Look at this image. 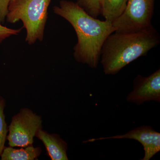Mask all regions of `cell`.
<instances>
[{
	"mask_svg": "<svg viewBox=\"0 0 160 160\" xmlns=\"http://www.w3.org/2000/svg\"><path fill=\"white\" fill-rule=\"evenodd\" d=\"M11 0H0V23L4 22L8 12V7Z\"/></svg>",
	"mask_w": 160,
	"mask_h": 160,
	"instance_id": "5bb4252c",
	"label": "cell"
},
{
	"mask_svg": "<svg viewBox=\"0 0 160 160\" xmlns=\"http://www.w3.org/2000/svg\"><path fill=\"white\" fill-rule=\"evenodd\" d=\"M130 139L137 140L142 145L145 154L141 160H149L160 151V133L150 126H142L129 131L126 134L110 137L92 138L83 143L93 142L108 139Z\"/></svg>",
	"mask_w": 160,
	"mask_h": 160,
	"instance_id": "52a82bcc",
	"label": "cell"
},
{
	"mask_svg": "<svg viewBox=\"0 0 160 160\" xmlns=\"http://www.w3.org/2000/svg\"><path fill=\"white\" fill-rule=\"evenodd\" d=\"M35 137L41 140L45 147L47 155L52 160H68L67 143L58 134L48 133L40 129L38 130Z\"/></svg>",
	"mask_w": 160,
	"mask_h": 160,
	"instance_id": "ba28073f",
	"label": "cell"
},
{
	"mask_svg": "<svg viewBox=\"0 0 160 160\" xmlns=\"http://www.w3.org/2000/svg\"><path fill=\"white\" fill-rule=\"evenodd\" d=\"M128 0H101V14L105 20L113 22L126 9Z\"/></svg>",
	"mask_w": 160,
	"mask_h": 160,
	"instance_id": "30bf717a",
	"label": "cell"
},
{
	"mask_svg": "<svg viewBox=\"0 0 160 160\" xmlns=\"http://www.w3.org/2000/svg\"><path fill=\"white\" fill-rule=\"evenodd\" d=\"M22 28L12 29L4 26L0 23V44L7 38L12 35H17L21 32Z\"/></svg>",
	"mask_w": 160,
	"mask_h": 160,
	"instance_id": "4fadbf2b",
	"label": "cell"
},
{
	"mask_svg": "<svg viewBox=\"0 0 160 160\" xmlns=\"http://www.w3.org/2000/svg\"><path fill=\"white\" fill-rule=\"evenodd\" d=\"M42 120L28 108H22L12 118L8 126L7 140L9 146L26 147L32 145L38 130L42 128Z\"/></svg>",
	"mask_w": 160,
	"mask_h": 160,
	"instance_id": "5b68a950",
	"label": "cell"
},
{
	"mask_svg": "<svg viewBox=\"0 0 160 160\" xmlns=\"http://www.w3.org/2000/svg\"><path fill=\"white\" fill-rule=\"evenodd\" d=\"M53 10L56 14L67 20L75 31L78 42L73 54L76 61L87 64L92 69L97 68L103 44L116 30L112 23L89 15L72 1L61 0Z\"/></svg>",
	"mask_w": 160,
	"mask_h": 160,
	"instance_id": "6da1fadb",
	"label": "cell"
},
{
	"mask_svg": "<svg viewBox=\"0 0 160 160\" xmlns=\"http://www.w3.org/2000/svg\"><path fill=\"white\" fill-rule=\"evenodd\" d=\"M76 3L93 17L97 18L101 14V0H77Z\"/></svg>",
	"mask_w": 160,
	"mask_h": 160,
	"instance_id": "7c38bea8",
	"label": "cell"
},
{
	"mask_svg": "<svg viewBox=\"0 0 160 160\" xmlns=\"http://www.w3.org/2000/svg\"><path fill=\"white\" fill-rule=\"evenodd\" d=\"M160 42L159 34L153 26L134 32H114L107 38L101 50L100 62L104 73L117 74L129 63L146 55Z\"/></svg>",
	"mask_w": 160,
	"mask_h": 160,
	"instance_id": "7a4b0ae2",
	"label": "cell"
},
{
	"mask_svg": "<svg viewBox=\"0 0 160 160\" xmlns=\"http://www.w3.org/2000/svg\"><path fill=\"white\" fill-rule=\"evenodd\" d=\"M51 0H11L6 19L14 24L22 21L26 30V42L29 45L44 39L48 19V9Z\"/></svg>",
	"mask_w": 160,
	"mask_h": 160,
	"instance_id": "3957f363",
	"label": "cell"
},
{
	"mask_svg": "<svg viewBox=\"0 0 160 160\" xmlns=\"http://www.w3.org/2000/svg\"><path fill=\"white\" fill-rule=\"evenodd\" d=\"M42 151L40 147H35L33 145L21 149L5 146L0 158L2 160H34L37 159Z\"/></svg>",
	"mask_w": 160,
	"mask_h": 160,
	"instance_id": "9c48e42d",
	"label": "cell"
},
{
	"mask_svg": "<svg viewBox=\"0 0 160 160\" xmlns=\"http://www.w3.org/2000/svg\"><path fill=\"white\" fill-rule=\"evenodd\" d=\"M155 0H128L122 14L112 22L115 32H134L152 26Z\"/></svg>",
	"mask_w": 160,
	"mask_h": 160,
	"instance_id": "277c9868",
	"label": "cell"
},
{
	"mask_svg": "<svg viewBox=\"0 0 160 160\" xmlns=\"http://www.w3.org/2000/svg\"><path fill=\"white\" fill-rule=\"evenodd\" d=\"M126 100L138 106L147 101L160 102V69L148 77L137 76L133 81V90Z\"/></svg>",
	"mask_w": 160,
	"mask_h": 160,
	"instance_id": "8992f818",
	"label": "cell"
},
{
	"mask_svg": "<svg viewBox=\"0 0 160 160\" xmlns=\"http://www.w3.org/2000/svg\"><path fill=\"white\" fill-rule=\"evenodd\" d=\"M6 106V100L0 96V156L5 147L8 133V126L6 121L4 110Z\"/></svg>",
	"mask_w": 160,
	"mask_h": 160,
	"instance_id": "8fae6325",
	"label": "cell"
}]
</instances>
